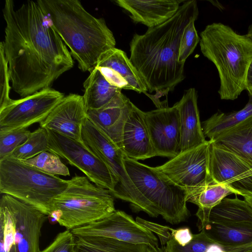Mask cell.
I'll use <instances>...</instances> for the list:
<instances>
[{
	"label": "cell",
	"instance_id": "cell-27",
	"mask_svg": "<svg viewBox=\"0 0 252 252\" xmlns=\"http://www.w3.org/2000/svg\"><path fill=\"white\" fill-rule=\"evenodd\" d=\"M234 192L225 185L213 181L199 190L188 193L187 202L195 204L199 210H209Z\"/></svg>",
	"mask_w": 252,
	"mask_h": 252
},
{
	"label": "cell",
	"instance_id": "cell-18",
	"mask_svg": "<svg viewBox=\"0 0 252 252\" xmlns=\"http://www.w3.org/2000/svg\"><path fill=\"white\" fill-rule=\"evenodd\" d=\"M95 67L111 85L121 90H132L139 94L148 91L140 74L121 49L115 47L104 53Z\"/></svg>",
	"mask_w": 252,
	"mask_h": 252
},
{
	"label": "cell",
	"instance_id": "cell-2",
	"mask_svg": "<svg viewBox=\"0 0 252 252\" xmlns=\"http://www.w3.org/2000/svg\"><path fill=\"white\" fill-rule=\"evenodd\" d=\"M198 14L196 0L185 1L171 18L133 35L129 59L150 93L172 91L184 79L185 64L179 60L180 41L186 26Z\"/></svg>",
	"mask_w": 252,
	"mask_h": 252
},
{
	"label": "cell",
	"instance_id": "cell-37",
	"mask_svg": "<svg viewBox=\"0 0 252 252\" xmlns=\"http://www.w3.org/2000/svg\"><path fill=\"white\" fill-rule=\"evenodd\" d=\"M245 90L249 93V95L252 97V61L248 68L245 81Z\"/></svg>",
	"mask_w": 252,
	"mask_h": 252
},
{
	"label": "cell",
	"instance_id": "cell-12",
	"mask_svg": "<svg viewBox=\"0 0 252 252\" xmlns=\"http://www.w3.org/2000/svg\"><path fill=\"white\" fill-rule=\"evenodd\" d=\"M64 94L50 87L13 100L0 109V127L28 128L42 122L64 98Z\"/></svg>",
	"mask_w": 252,
	"mask_h": 252
},
{
	"label": "cell",
	"instance_id": "cell-30",
	"mask_svg": "<svg viewBox=\"0 0 252 252\" xmlns=\"http://www.w3.org/2000/svg\"><path fill=\"white\" fill-rule=\"evenodd\" d=\"M22 161L50 175H70L68 167L61 161L60 157L48 151L43 152L31 159Z\"/></svg>",
	"mask_w": 252,
	"mask_h": 252
},
{
	"label": "cell",
	"instance_id": "cell-3",
	"mask_svg": "<svg viewBox=\"0 0 252 252\" xmlns=\"http://www.w3.org/2000/svg\"><path fill=\"white\" fill-rule=\"evenodd\" d=\"M37 1L82 71L90 72L102 54L115 48V38L105 20L89 13L80 1Z\"/></svg>",
	"mask_w": 252,
	"mask_h": 252
},
{
	"label": "cell",
	"instance_id": "cell-24",
	"mask_svg": "<svg viewBox=\"0 0 252 252\" xmlns=\"http://www.w3.org/2000/svg\"><path fill=\"white\" fill-rule=\"evenodd\" d=\"M83 87V98L87 111L104 106L122 90L111 85L95 67L84 81Z\"/></svg>",
	"mask_w": 252,
	"mask_h": 252
},
{
	"label": "cell",
	"instance_id": "cell-36",
	"mask_svg": "<svg viewBox=\"0 0 252 252\" xmlns=\"http://www.w3.org/2000/svg\"><path fill=\"white\" fill-rule=\"evenodd\" d=\"M171 236L180 245L184 246L192 239L193 234L188 227L174 229L169 227Z\"/></svg>",
	"mask_w": 252,
	"mask_h": 252
},
{
	"label": "cell",
	"instance_id": "cell-7",
	"mask_svg": "<svg viewBox=\"0 0 252 252\" xmlns=\"http://www.w3.org/2000/svg\"><path fill=\"white\" fill-rule=\"evenodd\" d=\"M68 185V180L11 157L0 161V193L10 195L48 217L52 200L64 191Z\"/></svg>",
	"mask_w": 252,
	"mask_h": 252
},
{
	"label": "cell",
	"instance_id": "cell-29",
	"mask_svg": "<svg viewBox=\"0 0 252 252\" xmlns=\"http://www.w3.org/2000/svg\"><path fill=\"white\" fill-rule=\"evenodd\" d=\"M48 143L47 129L40 127L32 132L27 140L9 157L20 161L31 159L43 152L48 151Z\"/></svg>",
	"mask_w": 252,
	"mask_h": 252
},
{
	"label": "cell",
	"instance_id": "cell-31",
	"mask_svg": "<svg viewBox=\"0 0 252 252\" xmlns=\"http://www.w3.org/2000/svg\"><path fill=\"white\" fill-rule=\"evenodd\" d=\"M31 132L28 128L0 127V161L9 157L22 145Z\"/></svg>",
	"mask_w": 252,
	"mask_h": 252
},
{
	"label": "cell",
	"instance_id": "cell-9",
	"mask_svg": "<svg viewBox=\"0 0 252 252\" xmlns=\"http://www.w3.org/2000/svg\"><path fill=\"white\" fill-rule=\"evenodd\" d=\"M86 147L103 162L112 172L116 182L112 195L128 202L137 211L148 213L147 203L130 179L124 163V154L87 118L82 130Z\"/></svg>",
	"mask_w": 252,
	"mask_h": 252
},
{
	"label": "cell",
	"instance_id": "cell-14",
	"mask_svg": "<svg viewBox=\"0 0 252 252\" xmlns=\"http://www.w3.org/2000/svg\"><path fill=\"white\" fill-rule=\"evenodd\" d=\"M0 204L9 211L14 222L16 252H40L41 229L48 216L7 194L2 195Z\"/></svg>",
	"mask_w": 252,
	"mask_h": 252
},
{
	"label": "cell",
	"instance_id": "cell-34",
	"mask_svg": "<svg viewBox=\"0 0 252 252\" xmlns=\"http://www.w3.org/2000/svg\"><path fill=\"white\" fill-rule=\"evenodd\" d=\"M0 109L12 100L9 97L10 86L8 63L2 47L0 46Z\"/></svg>",
	"mask_w": 252,
	"mask_h": 252
},
{
	"label": "cell",
	"instance_id": "cell-23",
	"mask_svg": "<svg viewBox=\"0 0 252 252\" xmlns=\"http://www.w3.org/2000/svg\"><path fill=\"white\" fill-rule=\"evenodd\" d=\"M211 141L252 166V116Z\"/></svg>",
	"mask_w": 252,
	"mask_h": 252
},
{
	"label": "cell",
	"instance_id": "cell-10",
	"mask_svg": "<svg viewBox=\"0 0 252 252\" xmlns=\"http://www.w3.org/2000/svg\"><path fill=\"white\" fill-rule=\"evenodd\" d=\"M211 140L181 152L163 164L154 168L187 193L202 189L213 182L209 170Z\"/></svg>",
	"mask_w": 252,
	"mask_h": 252
},
{
	"label": "cell",
	"instance_id": "cell-25",
	"mask_svg": "<svg viewBox=\"0 0 252 252\" xmlns=\"http://www.w3.org/2000/svg\"><path fill=\"white\" fill-rule=\"evenodd\" d=\"M74 252H151V246L134 244L105 237L75 236Z\"/></svg>",
	"mask_w": 252,
	"mask_h": 252
},
{
	"label": "cell",
	"instance_id": "cell-42",
	"mask_svg": "<svg viewBox=\"0 0 252 252\" xmlns=\"http://www.w3.org/2000/svg\"><path fill=\"white\" fill-rule=\"evenodd\" d=\"M245 200L248 202L252 207V196H246L244 197Z\"/></svg>",
	"mask_w": 252,
	"mask_h": 252
},
{
	"label": "cell",
	"instance_id": "cell-15",
	"mask_svg": "<svg viewBox=\"0 0 252 252\" xmlns=\"http://www.w3.org/2000/svg\"><path fill=\"white\" fill-rule=\"evenodd\" d=\"M209 170L216 183L235 194L252 196V166L235 154L215 146L210 147Z\"/></svg>",
	"mask_w": 252,
	"mask_h": 252
},
{
	"label": "cell",
	"instance_id": "cell-39",
	"mask_svg": "<svg viewBox=\"0 0 252 252\" xmlns=\"http://www.w3.org/2000/svg\"><path fill=\"white\" fill-rule=\"evenodd\" d=\"M151 252H166L164 245H161L159 247L158 245L151 246Z\"/></svg>",
	"mask_w": 252,
	"mask_h": 252
},
{
	"label": "cell",
	"instance_id": "cell-17",
	"mask_svg": "<svg viewBox=\"0 0 252 252\" xmlns=\"http://www.w3.org/2000/svg\"><path fill=\"white\" fill-rule=\"evenodd\" d=\"M87 118L83 96L70 94L64 96L39 124L41 127L75 139L84 145L82 130Z\"/></svg>",
	"mask_w": 252,
	"mask_h": 252
},
{
	"label": "cell",
	"instance_id": "cell-38",
	"mask_svg": "<svg viewBox=\"0 0 252 252\" xmlns=\"http://www.w3.org/2000/svg\"><path fill=\"white\" fill-rule=\"evenodd\" d=\"M207 252H225L219 246L216 244L211 245L208 249Z\"/></svg>",
	"mask_w": 252,
	"mask_h": 252
},
{
	"label": "cell",
	"instance_id": "cell-4",
	"mask_svg": "<svg viewBox=\"0 0 252 252\" xmlns=\"http://www.w3.org/2000/svg\"><path fill=\"white\" fill-rule=\"evenodd\" d=\"M200 35L202 54L218 71L220 98H237L245 90L247 73L252 61V40L220 23L207 25Z\"/></svg>",
	"mask_w": 252,
	"mask_h": 252
},
{
	"label": "cell",
	"instance_id": "cell-35",
	"mask_svg": "<svg viewBox=\"0 0 252 252\" xmlns=\"http://www.w3.org/2000/svg\"><path fill=\"white\" fill-rule=\"evenodd\" d=\"M75 236L71 230L66 229L58 234L53 242L40 252H74Z\"/></svg>",
	"mask_w": 252,
	"mask_h": 252
},
{
	"label": "cell",
	"instance_id": "cell-28",
	"mask_svg": "<svg viewBox=\"0 0 252 252\" xmlns=\"http://www.w3.org/2000/svg\"><path fill=\"white\" fill-rule=\"evenodd\" d=\"M157 236L166 252H207L209 248L215 244L202 230L193 234L191 241L184 246L178 244L172 238L169 227L165 226Z\"/></svg>",
	"mask_w": 252,
	"mask_h": 252
},
{
	"label": "cell",
	"instance_id": "cell-41",
	"mask_svg": "<svg viewBox=\"0 0 252 252\" xmlns=\"http://www.w3.org/2000/svg\"><path fill=\"white\" fill-rule=\"evenodd\" d=\"M246 35L252 40V24L249 26Z\"/></svg>",
	"mask_w": 252,
	"mask_h": 252
},
{
	"label": "cell",
	"instance_id": "cell-26",
	"mask_svg": "<svg viewBox=\"0 0 252 252\" xmlns=\"http://www.w3.org/2000/svg\"><path fill=\"white\" fill-rule=\"evenodd\" d=\"M242 109L230 113L217 112L201 123L205 137L213 140L223 133L252 116V97Z\"/></svg>",
	"mask_w": 252,
	"mask_h": 252
},
{
	"label": "cell",
	"instance_id": "cell-21",
	"mask_svg": "<svg viewBox=\"0 0 252 252\" xmlns=\"http://www.w3.org/2000/svg\"><path fill=\"white\" fill-rule=\"evenodd\" d=\"M184 0H117L118 5L129 13L135 23H140L149 28L159 25L171 18L178 10Z\"/></svg>",
	"mask_w": 252,
	"mask_h": 252
},
{
	"label": "cell",
	"instance_id": "cell-6",
	"mask_svg": "<svg viewBox=\"0 0 252 252\" xmlns=\"http://www.w3.org/2000/svg\"><path fill=\"white\" fill-rule=\"evenodd\" d=\"M196 215L199 230L225 252H252V207L245 200L224 198Z\"/></svg>",
	"mask_w": 252,
	"mask_h": 252
},
{
	"label": "cell",
	"instance_id": "cell-16",
	"mask_svg": "<svg viewBox=\"0 0 252 252\" xmlns=\"http://www.w3.org/2000/svg\"><path fill=\"white\" fill-rule=\"evenodd\" d=\"M156 156L175 157L181 153L179 113L174 105L144 112Z\"/></svg>",
	"mask_w": 252,
	"mask_h": 252
},
{
	"label": "cell",
	"instance_id": "cell-11",
	"mask_svg": "<svg viewBox=\"0 0 252 252\" xmlns=\"http://www.w3.org/2000/svg\"><path fill=\"white\" fill-rule=\"evenodd\" d=\"M48 151L65 159L82 171L95 185L114 192L116 182L106 164L80 142L47 129Z\"/></svg>",
	"mask_w": 252,
	"mask_h": 252
},
{
	"label": "cell",
	"instance_id": "cell-32",
	"mask_svg": "<svg viewBox=\"0 0 252 252\" xmlns=\"http://www.w3.org/2000/svg\"><path fill=\"white\" fill-rule=\"evenodd\" d=\"M15 225L7 208L0 204V252H9L14 244Z\"/></svg>",
	"mask_w": 252,
	"mask_h": 252
},
{
	"label": "cell",
	"instance_id": "cell-22",
	"mask_svg": "<svg viewBox=\"0 0 252 252\" xmlns=\"http://www.w3.org/2000/svg\"><path fill=\"white\" fill-rule=\"evenodd\" d=\"M177 108L180 123L181 152L197 147L205 139L197 106V95L194 88L186 91L180 100L174 104Z\"/></svg>",
	"mask_w": 252,
	"mask_h": 252
},
{
	"label": "cell",
	"instance_id": "cell-20",
	"mask_svg": "<svg viewBox=\"0 0 252 252\" xmlns=\"http://www.w3.org/2000/svg\"><path fill=\"white\" fill-rule=\"evenodd\" d=\"M122 150L128 158L137 161L155 157L144 112L133 103L123 128Z\"/></svg>",
	"mask_w": 252,
	"mask_h": 252
},
{
	"label": "cell",
	"instance_id": "cell-8",
	"mask_svg": "<svg viewBox=\"0 0 252 252\" xmlns=\"http://www.w3.org/2000/svg\"><path fill=\"white\" fill-rule=\"evenodd\" d=\"M125 166L130 179L144 198L148 214L161 216L166 221L177 224L185 221L190 213L187 190L150 167L124 155Z\"/></svg>",
	"mask_w": 252,
	"mask_h": 252
},
{
	"label": "cell",
	"instance_id": "cell-13",
	"mask_svg": "<svg viewBox=\"0 0 252 252\" xmlns=\"http://www.w3.org/2000/svg\"><path fill=\"white\" fill-rule=\"evenodd\" d=\"M71 231L75 236H97L134 244L158 245L152 231L122 211H116L102 220Z\"/></svg>",
	"mask_w": 252,
	"mask_h": 252
},
{
	"label": "cell",
	"instance_id": "cell-43",
	"mask_svg": "<svg viewBox=\"0 0 252 252\" xmlns=\"http://www.w3.org/2000/svg\"><path fill=\"white\" fill-rule=\"evenodd\" d=\"M9 252H16L14 244L12 245Z\"/></svg>",
	"mask_w": 252,
	"mask_h": 252
},
{
	"label": "cell",
	"instance_id": "cell-40",
	"mask_svg": "<svg viewBox=\"0 0 252 252\" xmlns=\"http://www.w3.org/2000/svg\"><path fill=\"white\" fill-rule=\"evenodd\" d=\"M214 6L218 8L220 10H222L224 9L222 5L220 3L218 0H209Z\"/></svg>",
	"mask_w": 252,
	"mask_h": 252
},
{
	"label": "cell",
	"instance_id": "cell-19",
	"mask_svg": "<svg viewBox=\"0 0 252 252\" xmlns=\"http://www.w3.org/2000/svg\"><path fill=\"white\" fill-rule=\"evenodd\" d=\"M132 104L121 92L102 107L87 111V117L122 149L123 128Z\"/></svg>",
	"mask_w": 252,
	"mask_h": 252
},
{
	"label": "cell",
	"instance_id": "cell-5",
	"mask_svg": "<svg viewBox=\"0 0 252 252\" xmlns=\"http://www.w3.org/2000/svg\"><path fill=\"white\" fill-rule=\"evenodd\" d=\"M65 190L52 201L50 217L67 229L102 220L116 211L110 191L86 177L75 175Z\"/></svg>",
	"mask_w": 252,
	"mask_h": 252
},
{
	"label": "cell",
	"instance_id": "cell-33",
	"mask_svg": "<svg viewBox=\"0 0 252 252\" xmlns=\"http://www.w3.org/2000/svg\"><path fill=\"white\" fill-rule=\"evenodd\" d=\"M194 22L195 20H193L186 26L181 37L179 60L184 64L200 41V37L196 30Z\"/></svg>",
	"mask_w": 252,
	"mask_h": 252
},
{
	"label": "cell",
	"instance_id": "cell-1",
	"mask_svg": "<svg viewBox=\"0 0 252 252\" xmlns=\"http://www.w3.org/2000/svg\"><path fill=\"white\" fill-rule=\"evenodd\" d=\"M6 23L0 43L8 63L13 91L24 97L50 87L73 66L72 57L37 1L16 8L6 0L2 9Z\"/></svg>",
	"mask_w": 252,
	"mask_h": 252
}]
</instances>
